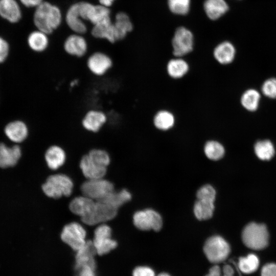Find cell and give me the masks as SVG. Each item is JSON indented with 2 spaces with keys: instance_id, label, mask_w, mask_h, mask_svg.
<instances>
[{
  "instance_id": "cell-1",
  "label": "cell",
  "mask_w": 276,
  "mask_h": 276,
  "mask_svg": "<svg viewBox=\"0 0 276 276\" xmlns=\"http://www.w3.org/2000/svg\"><path fill=\"white\" fill-rule=\"evenodd\" d=\"M61 18V12L57 7L43 2L37 7L34 22L39 30L49 34L60 25Z\"/></svg>"
},
{
  "instance_id": "cell-2",
  "label": "cell",
  "mask_w": 276,
  "mask_h": 276,
  "mask_svg": "<svg viewBox=\"0 0 276 276\" xmlns=\"http://www.w3.org/2000/svg\"><path fill=\"white\" fill-rule=\"evenodd\" d=\"M73 188L72 179L63 174L50 176L42 186L44 193L54 199H58L63 196H69L72 193Z\"/></svg>"
},
{
  "instance_id": "cell-3",
  "label": "cell",
  "mask_w": 276,
  "mask_h": 276,
  "mask_svg": "<svg viewBox=\"0 0 276 276\" xmlns=\"http://www.w3.org/2000/svg\"><path fill=\"white\" fill-rule=\"evenodd\" d=\"M268 238L265 225L254 222L248 224L242 233L243 243L247 247L254 250H261L266 247L268 245Z\"/></svg>"
},
{
  "instance_id": "cell-4",
  "label": "cell",
  "mask_w": 276,
  "mask_h": 276,
  "mask_svg": "<svg viewBox=\"0 0 276 276\" xmlns=\"http://www.w3.org/2000/svg\"><path fill=\"white\" fill-rule=\"evenodd\" d=\"M203 251L209 261L219 263L225 261L231 251L229 245L222 237L215 235L209 238L203 246Z\"/></svg>"
},
{
  "instance_id": "cell-5",
  "label": "cell",
  "mask_w": 276,
  "mask_h": 276,
  "mask_svg": "<svg viewBox=\"0 0 276 276\" xmlns=\"http://www.w3.org/2000/svg\"><path fill=\"white\" fill-rule=\"evenodd\" d=\"M82 195L95 201L102 200L114 191L113 184L102 178L87 179L81 186Z\"/></svg>"
},
{
  "instance_id": "cell-6",
  "label": "cell",
  "mask_w": 276,
  "mask_h": 276,
  "mask_svg": "<svg viewBox=\"0 0 276 276\" xmlns=\"http://www.w3.org/2000/svg\"><path fill=\"white\" fill-rule=\"evenodd\" d=\"M118 209L103 199L96 201L95 208L88 216L81 218L85 224L94 225L113 219L117 215Z\"/></svg>"
},
{
  "instance_id": "cell-7",
  "label": "cell",
  "mask_w": 276,
  "mask_h": 276,
  "mask_svg": "<svg viewBox=\"0 0 276 276\" xmlns=\"http://www.w3.org/2000/svg\"><path fill=\"white\" fill-rule=\"evenodd\" d=\"M171 44L174 57H183L194 49V36L189 29L180 27L176 30Z\"/></svg>"
},
{
  "instance_id": "cell-8",
  "label": "cell",
  "mask_w": 276,
  "mask_h": 276,
  "mask_svg": "<svg viewBox=\"0 0 276 276\" xmlns=\"http://www.w3.org/2000/svg\"><path fill=\"white\" fill-rule=\"evenodd\" d=\"M86 232L79 223L73 222L65 225L61 232L62 241L77 251L86 243Z\"/></svg>"
},
{
  "instance_id": "cell-9",
  "label": "cell",
  "mask_w": 276,
  "mask_h": 276,
  "mask_svg": "<svg viewBox=\"0 0 276 276\" xmlns=\"http://www.w3.org/2000/svg\"><path fill=\"white\" fill-rule=\"evenodd\" d=\"M135 226L142 231H160L163 226L160 215L152 209H146L135 212L133 216Z\"/></svg>"
},
{
  "instance_id": "cell-10",
  "label": "cell",
  "mask_w": 276,
  "mask_h": 276,
  "mask_svg": "<svg viewBox=\"0 0 276 276\" xmlns=\"http://www.w3.org/2000/svg\"><path fill=\"white\" fill-rule=\"evenodd\" d=\"M111 228L102 223L99 224L94 231L92 240L97 255L102 256L108 254L117 246V242L111 238Z\"/></svg>"
},
{
  "instance_id": "cell-11",
  "label": "cell",
  "mask_w": 276,
  "mask_h": 276,
  "mask_svg": "<svg viewBox=\"0 0 276 276\" xmlns=\"http://www.w3.org/2000/svg\"><path fill=\"white\" fill-rule=\"evenodd\" d=\"M78 5L81 18L89 20L94 25L111 20L108 7L84 2L78 3Z\"/></svg>"
},
{
  "instance_id": "cell-12",
  "label": "cell",
  "mask_w": 276,
  "mask_h": 276,
  "mask_svg": "<svg viewBox=\"0 0 276 276\" xmlns=\"http://www.w3.org/2000/svg\"><path fill=\"white\" fill-rule=\"evenodd\" d=\"M86 66L89 72L96 77H102L106 74L113 66V61L107 54L97 52L87 58Z\"/></svg>"
},
{
  "instance_id": "cell-13",
  "label": "cell",
  "mask_w": 276,
  "mask_h": 276,
  "mask_svg": "<svg viewBox=\"0 0 276 276\" xmlns=\"http://www.w3.org/2000/svg\"><path fill=\"white\" fill-rule=\"evenodd\" d=\"M107 121V116L103 111L90 109L83 115L81 120V125L84 130L97 133L101 131Z\"/></svg>"
},
{
  "instance_id": "cell-14",
  "label": "cell",
  "mask_w": 276,
  "mask_h": 276,
  "mask_svg": "<svg viewBox=\"0 0 276 276\" xmlns=\"http://www.w3.org/2000/svg\"><path fill=\"white\" fill-rule=\"evenodd\" d=\"M191 66L183 57H174L166 63L165 70L167 76L174 80L183 79L189 73Z\"/></svg>"
},
{
  "instance_id": "cell-15",
  "label": "cell",
  "mask_w": 276,
  "mask_h": 276,
  "mask_svg": "<svg viewBox=\"0 0 276 276\" xmlns=\"http://www.w3.org/2000/svg\"><path fill=\"white\" fill-rule=\"evenodd\" d=\"M97 255L96 248L92 240H86V243L76 251L75 269L83 266H90L96 268L95 259Z\"/></svg>"
},
{
  "instance_id": "cell-16",
  "label": "cell",
  "mask_w": 276,
  "mask_h": 276,
  "mask_svg": "<svg viewBox=\"0 0 276 276\" xmlns=\"http://www.w3.org/2000/svg\"><path fill=\"white\" fill-rule=\"evenodd\" d=\"M176 123L175 115L172 111L168 109H159L153 116V125L158 131H169L175 127Z\"/></svg>"
},
{
  "instance_id": "cell-17",
  "label": "cell",
  "mask_w": 276,
  "mask_h": 276,
  "mask_svg": "<svg viewBox=\"0 0 276 276\" xmlns=\"http://www.w3.org/2000/svg\"><path fill=\"white\" fill-rule=\"evenodd\" d=\"M63 48L68 55L80 58L86 54L88 47L86 40L82 36L73 34L65 40Z\"/></svg>"
},
{
  "instance_id": "cell-18",
  "label": "cell",
  "mask_w": 276,
  "mask_h": 276,
  "mask_svg": "<svg viewBox=\"0 0 276 276\" xmlns=\"http://www.w3.org/2000/svg\"><path fill=\"white\" fill-rule=\"evenodd\" d=\"M80 167L83 175L87 179L103 178L107 172V167L94 162L87 154L81 158Z\"/></svg>"
},
{
  "instance_id": "cell-19",
  "label": "cell",
  "mask_w": 276,
  "mask_h": 276,
  "mask_svg": "<svg viewBox=\"0 0 276 276\" xmlns=\"http://www.w3.org/2000/svg\"><path fill=\"white\" fill-rule=\"evenodd\" d=\"M95 203L96 201L82 195L73 199L69 204V209L72 213L82 218L91 214Z\"/></svg>"
},
{
  "instance_id": "cell-20",
  "label": "cell",
  "mask_w": 276,
  "mask_h": 276,
  "mask_svg": "<svg viewBox=\"0 0 276 276\" xmlns=\"http://www.w3.org/2000/svg\"><path fill=\"white\" fill-rule=\"evenodd\" d=\"M236 50L230 42L225 41L217 44L213 50V56L220 64L227 65L231 63L235 57Z\"/></svg>"
},
{
  "instance_id": "cell-21",
  "label": "cell",
  "mask_w": 276,
  "mask_h": 276,
  "mask_svg": "<svg viewBox=\"0 0 276 276\" xmlns=\"http://www.w3.org/2000/svg\"><path fill=\"white\" fill-rule=\"evenodd\" d=\"M21 155L20 147L14 145L9 147L0 143V167L7 168L15 165Z\"/></svg>"
},
{
  "instance_id": "cell-22",
  "label": "cell",
  "mask_w": 276,
  "mask_h": 276,
  "mask_svg": "<svg viewBox=\"0 0 276 276\" xmlns=\"http://www.w3.org/2000/svg\"><path fill=\"white\" fill-rule=\"evenodd\" d=\"M5 133L9 140L15 143H21L28 136L29 129L27 124L21 121L9 123L5 128Z\"/></svg>"
},
{
  "instance_id": "cell-23",
  "label": "cell",
  "mask_w": 276,
  "mask_h": 276,
  "mask_svg": "<svg viewBox=\"0 0 276 276\" xmlns=\"http://www.w3.org/2000/svg\"><path fill=\"white\" fill-rule=\"evenodd\" d=\"M44 158L49 168L55 170L64 164L66 153L61 146L53 145L49 147L45 151Z\"/></svg>"
},
{
  "instance_id": "cell-24",
  "label": "cell",
  "mask_w": 276,
  "mask_h": 276,
  "mask_svg": "<svg viewBox=\"0 0 276 276\" xmlns=\"http://www.w3.org/2000/svg\"><path fill=\"white\" fill-rule=\"evenodd\" d=\"M82 19L79 14L78 3L73 5L66 14L65 20L67 25L75 32L83 34L87 28Z\"/></svg>"
},
{
  "instance_id": "cell-25",
  "label": "cell",
  "mask_w": 276,
  "mask_h": 276,
  "mask_svg": "<svg viewBox=\"0 0 276 276\" xmlns=\"http://www.w3.org/2000/svg\"><path fill=\"white\" fill-rule=\"evenodd\" d=\"M225 0H205L203 9L207 16L212 20H216L224 15L228 10Z\"/></svg>"
},
{
  "instance_id": "cell-26",
  "label": "cell",
  "mask_w": 276,
  "mask_h": 276,
  "mask_svg": "<svg viewBox=\"0 0 276 276\" xmlns=\"http://www.w3.org/2000/svg\"><path fill=\"white\" fill-rule=\"evenodd\" d=\"M0 15L11 22L18 21L21 11L15 0H0Z\"/></svg>"
},
{
  "instance_id": "cell-27",
  "label": "cell",
  "mask_w": 276,
  "mask_h": 276,
  "mask_svg": "<svg viewBox=\"0 0 276 276\" xmlns=\"http://www.w3.org/2000/svg\"><path fill=\"white\" fill-rule=\"evenodd\" d=\"M91 34L95 37L106 39L111 43L118 41L114 24L111 20L94 25Z\"/></svg>"
},
{
  "instance_id": "cell-28",
  "label": "cell",
  "mask_w": 276,
  "mask_h": 276,
  "mask_svg": "<svg viewBox=\"0 0 276 276\" xmlns=\"http://www.w3.org/2000/svg\"><path fill=\"white\" fill-rule=\"evenodd\" d=\"M117 40L123 39L132 29V24L127 14L119 12L116 16L113 23Z\"/></svg>"
},
{
  "instance_id": "cell-29",
  "label": "cell",
  "mask_w": 276,
  "mask_h": 276,
  "mask_svg": "<svg viewBox=\"0 0 276 276\" xmlns=\"http://www.w3.org/2000/svg\"><path fill=\"white\" fill-rule=\"evenodd\" d=\"M214 201L197 199L194 205V213L196 218L199 220L210 219L214 211Z\"/></svg>"
},
{
  "instance_id": "cell-30",
  "label": "cell",
  "mask_w": 276,
  "mask_h": 276,
  "mask_svg": "<svg viewBox=\"0 0 276 276\" xmlns=\"http://www.w3.org/2000/svg\"><path fill=\"white\" fill-rule=\"evenodd\" d=\"M47 35L40 30L31 33L28 38V43L31 49L36 52L45 51L49 45V39Z\"/></svg>"
},
{
  "instance_id": "cell-31",
  "label": "cell",
  "mask_w": 276,
  "mask_h": 276,
  "mask_svg": "<svg viewBox=\"0 0 276 276\" xmlns=\"http://www.w3.org/2000/svg\"><path fill=\"white\" fill-rule=\"evenodd\" d=\"M203 151L205 156L212 160L221 159L225 153L223 146L220 142L214 140H210L205 143Z\"/></svg>"
},
{
  "instance_id": "cell-32",
  "label": "cell",
  "mask_w": 276,
  "mask_h": 276,
  "mask_svg": "<svg viewBox=\"0 0 276 276\" xmlns=\"http://www.w3.org/2000/svg\"><path fill=\"white\" fill-rule=\"evenodd\" d=\"M259 266V260L255 254H250L239 259L238 267L241 271L249 274L256 271Z\"/></svg>"
},
{
  "instance_id": "cell-33",
  "label": "cell",
  "mask_w": 276,
  "mask_h": 276,
  "mask_svg": "<svg viewBox=\"0 0 276 276\" xmlns=\"http://www.w3.org/2000/svg\"><path fill=\"white\" fill-rule=\"evenodd\" d=\"M260 95L255 89H248L242 96L241 103L242 106L249 111L256 110L259 105Z\"/></svg>"
},
{
  "instance_id": "cell-34",
  "label": "cell",
  "mask_w": 276,
  "mask_h": 276,
  "mask_svg": "<svg viewBox=\"0 0 276 276\" xmlns=\"http://www.w3.org/2000/svg\"><path fill=\"white\" fill-rule=\"evenodd\" d=\"M257 156L262 160H269L274 154V147L268 140L259 141L255 146Z\"/></svg>"
},
{
  "instance_id": "cell-35",
  "label": "cell",
  "mask_w": 276,
  "mask_h": 276,
  "mask_svg": "<svg viewBox=\"0 0 276 276\" xmlns=\"http://www.w3.org/2000/svg\"><path fill=\"white\" fill-rule=\"evenodd\" d=\"M131 199L130 193L126 189H123L119 192L114 191L103 199L118 209Z\"/></svg>"
},
{
  "instance_id": "cell-36",
  "label": "cell",
  "mask_w": 276,
  "mask_h": 276,
  "mask_svg": "<svg viewBox=\"0 0 276 276\" xmlns=\"http://www.w3.org/2000/svg\"><path fill=\"white\" fill-rule=\"evenodd\" d=\"M191 0H168L169 10L177 15H186L190 8Z\"/></svg>"
},
{
  "instance_id": "cell-37",
  "label": "cell",
  "mask_w": 276,
  "mask_h": 276,
  "mask_svg": "<svg viewBox=\"0 0 276 276\" xmlns=\"http://www.w3.org/2000/svg\"><path fill=\"white\" fill-rule=\"evenodd\" d=\"M87 154L93 161L102 166L107 167L110 163L109 155L103 149H93Z\"/></svg>"
},
{
  "instance_id": "cell-38",
  "label": "cell",
  "mask_w": 276,
  "mask_h": 276,
  "mask_svg": "<svg viewBox=\"0 0 276 276\" xmlns=\"http://www.w3.org/2000/svg\"><path fill=\"white\" fill-rule=\"evenodd\" d=\"M216 191L210 185L201 187L197 192V199H204L214 201L216 197Z\"/></svg>"
},
{
  "instance_id": "cell-39",
  "label": "cell",
  "mask_w": 276,
  "mask_h": 276,
  "mask_svg": "<svg viewBox=\"0 0 276 276\" xmlns=\"http://www.w3.org/2000/svg\"><path fill=\"white\" fill-rule=\"evenodd\" d=\"M263 93L270 98H276V79L270 78L263 83L262 87Z\"/></svg>"
},
{
  "instance_id": "cell-40",
  "label": "cell",
  "mask_w": 276,
  "mask_h": 276,
  "mask_svg": "<svg viewBox=\"0 0 276 276\" xmlns=\"http://www.w3.org/2000/svg\"><path fill=\"white\" fill-rule=\"evenodd\" d=\"M96 269L90 266H83L75 269L76 276H96Z\"/></svg>"
},
{
  "instance_id": "cell-41",
  "label": "cell",
  "mask_w": 276,
  "mask_h": 276,
  "mask_svg": "<svg viewBox=\"0 0 276 276\" xmlns=\"http://www.w3.org/2000/svg\"><path fill=\"white\" fill-rule=\"evenodd\" d=\"M133 276H155L154 271L150 268L146 266H139L133 271Z\"/></svg>"
},
{
  "instance_id": "cell-42",
  "label": "cell",
  "mask_w": 276,
  "mask_h": 276,
  "mask_svg": "<svg viewBox=\"0 0 276 276\" xmlns=\"http://www.w3.org/2000/svg\"><path fill=\"white\" fill-rule=\"evenodd\" d=\"M261 276H276V264L270 263L265 264L262 268Z\"/></svg>"
},
{
  "instance_id": "cell-43",
  "label": "cell",
  "mask_w": 276,
  "mask_h": 276,
  "mask_svg": "<svg viewBox=\"0 0 276 276\" xmlns=\"http://www.w3.org/2000/svg\"><path fill=\"white\" fill-rule=\"evenodd\" d=\"M9 49L7 41L0 37V63L6 60L9 53Z\"/></svg>"
},
{
  "instance_id": "cell-44",
  "label": "cell",
  "mask_w": 276,
  "mask_h": 276,
  "mask_svg": "<svg viewBox=\"0 0 276 276\" xmlns=\"http://www.w3.org/2000/svg\"><path fill=\"white\" fill-rule=\"evenodd\" d=\"M20 1L26 7H37L43 2V0H20Z\"/></svg>"
},
{
  "instance_id": "cell-45",
  "label": "cell",
  "mask_w": 276,
  "mask_h": 276,
  "mask_svg": "<svg viewBox=\"0 0 276 276\" xmlns=\"http://www.w3.org/2000/svg\"><path fill=\"white\" fill-rule=\"evenodd\" d=\"M205 276H221V269L219 266L215 265L212 267Z\"/></svg>"
},
{
  "instance_id": "cell-46",
  "label": "cell",
  "mask_w": 276,
  "mask_h": 276,
  "mask_svg": "<svg viewBox=\"0 0 276 276\" xmlns=\"http://www.w3.org/2000/svg\"><path fill=\"white\" fill-rule=\"evenodd\" d=\"M223 274L221 276H234V270L230 265H225L222 269Z\"/></svg>"
},
{
  "instance_id": "cell-47",
  "label": "cell",
  "mask_w": 276,
  "mask_h": 276,
  "mask_svg": "<svg viewBox=\"0 0 276 276\" xmlns=\"http://www.w3.org/2000/svg\"><path fill=\"white\" fill-rule=\"evenodd\" d=\"M115 0H99L101 5L108 7L110 6Z\"/></svg>"
},
{
  "instance_id": "cell-48",
  "label": "cell",
  "mask_w": 276,
  "mask_h": 276,
  "mask_svg": "<svg viewBox=\"0 0 276 276\" xmlns=\"http://www.w3.org/2000/svg\"><path fill=\"white\" fill-rule=\"evenodd\" d=\"M157 276H170V275L167 273H161L159 274Z\"/></svg>"
}]
</instances>
